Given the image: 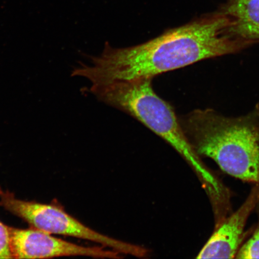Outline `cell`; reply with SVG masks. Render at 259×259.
Wrapping results in <instances>:
<instances>
[{
    "label": "cell",
    "mask_w": 259,
    "mask_h": 259,
    "mask_svg": "<svg viewBox=\"0 0 259 259\" xmlns=\"http://www.w3.org/2000/svg\"><path fill=\"white\" fill-rule=\"evenodd\" d=\"M228 19L220 11L170 28L145 43L113 48L108 43L89 64L81 63L73 76L92 85L116 80L152 78L208 58L236 53L251 45L230 31Z\"/></svg>",
    "instance_id": "1"
},
{
    "label": "cell",
    "mask_w": 259,
    "mask_h": 259,
    "mask_svg": "<svg viewBox=\"0 0 259 259\" xmlns=\"http://www.w3.org/2000/svg\"><path fill=\"white\" fill-rule=\"evenodd\" d=\"M188 141L200 157L214 161L224 172L259 186V116L254 111L227 117L211 109L180 116Z\"/></svg>",
    "instance_id": "2"
},
{
    "label": "cell",
    "mask_w": 259,
    "mask_h": 259,
    "mask_svg": "<svg viewBox=\"0 0 259 259\" xmlns=\"http://www.w3.org/2000/svg\"><path fill=\"white\" fill-rule=\"evenodd\" d=\"M152 79L116 80L92 85L90 92L100 101L128 113L167 142L192 167L207 195L219 194L225 184L193 150L173 107L155 93Z\"/></svg>",
    "instance_id": "3"
},
{
    "label": "cell",
    "mask_w": 259,
    "mask_h": 259,
    "mask_svg": "<svg viewBox=\"0 0 259 259\" xmlns=\"http://www.w3.org/2000/svg\"><path fill=\"white\" fill-rule=\"evenodd\" d=\"M0 206L27 222L31 228L51 234L63 235L98 243L122 254L145 257L147 248L100 234L67 213L58 204H42L16 198L0 188Z\"/></svg>",
    "instance_id": "4"
},
{
    "label": "cell",
    "mask_w": 259,
    "mask_h": 259,
    "mask_svg": "<svg viewBox=\"0 0 259 259\" xmlns=\"http://www.w3.org/2000/svg\"><path fill=\"white\" fill-rule=\"evenodd\" d=\"M13 258H45L63 256L121 258V253L98 247H83L54 237L51 234L31 228L9 227Z\"/></svg>",
    "instance_id": "5"
},
{
    "label": "cell",
    "mask_w": 259,
    "mask_h": 259,
    "mask_svg": "<svg viewBox=\"0 0 259 259\" xmlns=\"http://www.w3.org/2000/svg\"><path fill=\"white\" fill-rule=\"evenodd\" d=\"M258 203L259 186H254L242 205L215 228L196 258H235L245 238L247 220Z\"/></svg>",
    "instance_id": "6"
},
{
    "label": "cell",
    "mask_w": 259,
    "mask_h": 259,
    "mask_svg": "<svg viewBox=\"0 0 259 259\" xmlns=\"http://www.w3.org/2000/svg\"><path fill=\"white\" fill-rule=\"evenodd\" d=\"M219 11L235 37L250 44L259 42V0H228Z\"/></svg>",
    "instance_id": "7"
},
{
    "label": "cell",
    "mask_w": 259,
    "mask_h": 259,
    "mask_svg": "<svg viewBox=\"0 0 259 259\" xmlns=\"http://www.w3.org/2000/svg\"><path fill=\"white\" fill-rule=\"evenodd\" d=\"M236 258H259V226L250 239L241 245Z\"/></svg>",
    "instance_id": "8"
},
{
    "label": "cell",
    "mask_w": 259,
    "mask_h": 259,
    "mask_svg": "<svg viewBox=\"0 0 259 259\" xmlns=\"http://www.w3.org/2000/svg\"><path fill=\"white\" fill-rule=\"evenodd\" d=\"M0 258H13L9 227L0 221Z\"/></svg>",
    "instance_id": "9"
},
{
    "label": "cell",
    "mask_w": 259,
    "mask_h": 259,
    "mask_svg": "<svg viewBox=\"0 0 259 259\" xmlns=\"http://www.w3.org/2000/svg\"><path fill=\"white\" fill-rule=\"evenodd\" d=\"M254 111L256 112L257 114L259 116V103L258 105L256 106V108H255Z\"/></svg>",
    "instance_id": "10"
}]
</instances>
